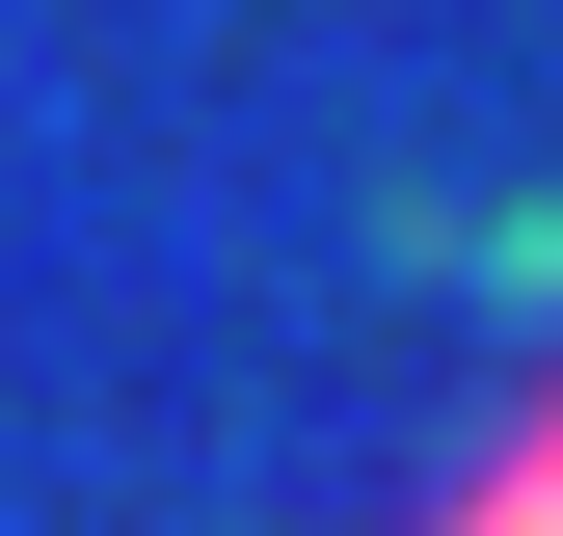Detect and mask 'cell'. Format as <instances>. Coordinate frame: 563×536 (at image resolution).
I'll use <instances>...</instances> for the list:
<instances>
[{"mask_svg":"<svg viewBox=\"0 0 563 536\" xmlns=\"http://www.w3.org/2000/svg\"><path fill=\"white\" fill-rule=\"evenodd\" d=\"M430 536H563V376H537L510 429H483L456 483H430Z\"/></svg>","mask_w":563,"mask_h":536,"instance_id":"6da1fadb","label":"cell"}]
</instances>
